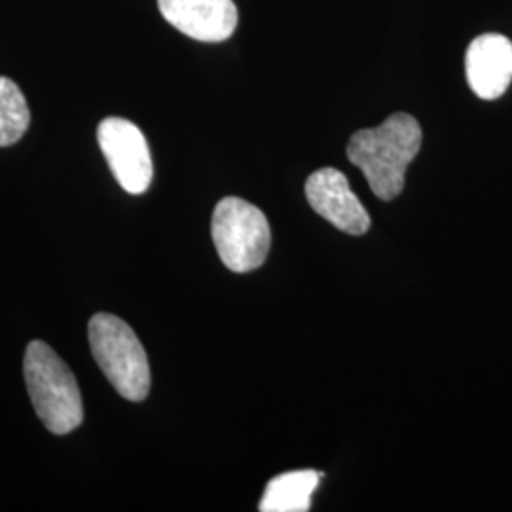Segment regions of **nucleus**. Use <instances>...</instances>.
I'll return each instance as SVG.
<instances>
[{"label":"nucleus","mask_w":512,"mask_h":512,"mask_svg":"<svg viewBox=\"0 0 512 512\" xmlns=\"http://www.w3.org/2000/svg\"><path fill=\"white\" fill-rule=\"evenodd\" d=\"M421 139L418 120L397 112L378 128L361 129L351 135L349 162L363 171L376 198L391 202L403 192L406 169L418 156Z\"/></svg>","instance_id":"1"},{"label":"nucleus","mask_w":512,"mask_h":512,"mask_svg":"<svg viewBox=\"0 0 512 512\" xmlns=\"http://www.w3.org/2000/svg\"><path fill=\"white\" fill-rule=\"evenodd\" d=\"M25 384L38 418L54 435H67L84 420L82 395L71 368L48 344L35 340L23 359Z\"/></svg>","instance_id":"2"},{"label":"nucleus","mask_w":512,"mask_h":512,"mask_svg":"<svg viewBox=\"0 0 512 512\" xmlns=\"http://www.w3.org/2000/svg\"><path fill=\"white\" fill-rule=\"evenodd\" d=\"M88 338L93 359L112 387L133 403L147 399L152 380L147 351L128 323L110 313H95Z\"/></svg>","instance_id":"3"},{"label":"nucleus","mask_w":512,"mask_h":512,"mask_svg":"<svg viewBox=\"0 0 512 512\" xmlns=\"http://www.w3.org/2000/svg\"><path fill=\"white\" fill-rule=\"evenodd\" d=\"M211 232L222 264L236 274L260 268L270 253L272 232L268 220L258 207L241 198L220 200Z\"/></svg>","instance_id":"4"},{"label":"nucleus","mask_w":512,"mask_h":512,"mask_svg":"<svg viewBox=\"0 0 512 512\" xmlns=\"http://www.w3.org/2000/svg\"><path fill=\"white\" fill-rule=\"evenodd\" d=\"M97 141L118 184L129 194H143L154 177L152 156L143 131L126 118H105Z\"/></svg>","instance_id":"5"},{"label":"nucleus","mask_w":512,"mask_h":512,"mask_svg":"<svg viewBox=\"0 0 512 512\" xmlns=\"http://www.w3.org/2000/svg\"><path fill=\"white\" fill-rule=\"evenodd\" d=\"M306 198L313 211L329 220L340 232L351 236H363L370 228V217L365 205L353 194L348 177L334 169L325 167L311 173L306 181Z\"/></svg>","instance_id":"6"},{"label":"nucleus","mask_w":512,"mask_h":512,"mask_svg":"<svg viewBox=\"0 0 512 512\" xmlns=\"http://www.w3.org/2000/svg\"><path fill=\"white\" fill-rule=\"evenodd\" d=\"M165 21L200 42H224L238 27L234 0H158Z\"/></svg>","instance_id":"7"},{"label":"nucleus","mask_w":512,"mask_h":512,"mask_svg":"<svg viewBox=\"0 0 512 512\" xmlns=\"http://www.w3.org/2000/svg\"><path fill=\"white\" fill-rule=\"evenodd\" d=\"M465 73L471 90L486 101L501 97L512 82V42L503 35H480L469 44Z\"/></svg>","instance_id":"8"},{"label":"nucleus","mask_w":512,"mask_h":512,"mask_svg":"<svg viewBox=\"0 0 512 512\" xmlns=\"http://www.w3.org/2000/svg\"><path fill=\"white\" fill-rule=\"evenodd\" d=\"M319 482L321 475L315 471H293L275 476L266 486L258 509L262 512L310 511L311 495Z\"/></svg>","instance_id":"9"},{"label":"nucleus","mask_w":512,"mask_h":512,"mask_svg":"<svg viewBox=\"0 0 512 512\" xmlns=\"http://www.w3.org/2000/svg\"><path fill=\"white\" fill-rule=\"evenodd\" d=\"M31 124V110L18 84L0 76V147L16 145Z\"/></svg>","instance_id":"10"}]
</instances>
